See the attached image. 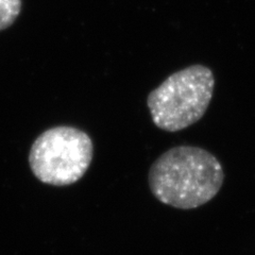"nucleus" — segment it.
<instances>
[{"instance_id": "3", "label": "nucleus", "mask_w": 255, "mask_h": 255, "mask_svg": "<svg viewBox=\"0 0 255 255\" xmlns=\"http://www.w3.org/2000/svg\"><path fill=\"white\" fill-rule=\"evenodd\" d=\"M94 155L90 135L75 127L59 126L43 132L32 143L29 165L41 182L67 186L86 173Z\"/></svg>"}, {"instance_id": "4", "label": "nucleus", "mask_w": 255, "mask_h": 255, "mask_svg": "<svg viewBox=\"0 0 255 255\" xmlns=\"http://www.w3.org/2000/svg\"><path fill=\"white\" fill-rule=\"evenodd\" d=\"M21 0H0V31L12 26L21 11Z\"/></svg>"}, {"instance_id": "2", "label": "nucleus", "mask_w": 255, "mask_h": 255, "mask_svg": "<svg viewBox=\"0 0 255 255\" xmlns=\"http://www.w3.org/2000/svg\"><path fill=\"white\" fill-rule=\"evenodd\" d=\"M214 87L213 71L203 65L170 75L147 98L153 124L161 130L178 132L198 123L210 106Z\"/></svg>"}, {"instance_id": "1", "label": "nucleus", "mask_w": 255, "mask_h": 255, "mask_svg": "<svg viewBox=\"0 0 255 255\" xmlns=\"http://www.w3.org/2000/svg\"><path fill=\"white\" fill-rule=\"evenodd\" d=\"M151 193L159 202L191 210L216 196L225 173L219 159L194 146H178L159 155L149 171Z\"/></svg>"}]
</instances>
